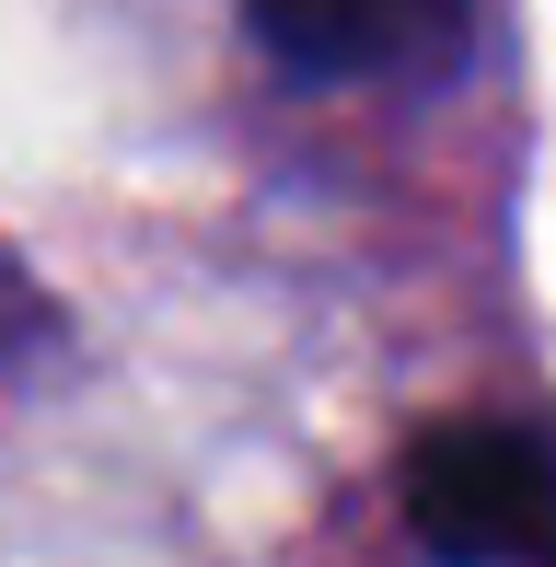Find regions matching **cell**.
Instances as JSON below:
<instances>
[{
  "label": "cell",
  "mask_w": 556,
  "mask_h": 567,
  "mask_svg": "<svg viewBox=\"0 0 556 567\" xmlns=\"http://www.w3.org/2000/svg\"><path fill=\"white\" fill-rule=\"evenodd\" d=\"M406 533L441 567H556V441L522 417H441L406 452Z\"/></svg>",
  "instance_id": "6da1fadb"
},
{
  "label": "cell",
  "mask_w": 556,
  "mask_h": 567,
  "mask_svg": "<svg viewBox=\"0 0 556 567\" xmlns=\"http://www.w3.org/2000/svg\"><path fill=\"white\" fill-rule=\"evenodd\" d=\"M290 82H418L475 47V0H244Z\"/></svg>",
  "instance_id": "7a4b0ae2"
},
{
  "label": "cell",
  "mask_w": 556,
  "mask_h": 567,
  "mask_svg": "<svg viewBox=\"0 0 556 567\" xmlns=\"http://www.w3.org/2000/svg\"><path fill=\"white\" fill-rule=\"evenodd\" d=\"M47 337H59V313H47V290H35V278L12 267V255H0V371H12L23 348H47Z\"/></svg>",
  "instance_id": "3957f363"
}]
</instances>
